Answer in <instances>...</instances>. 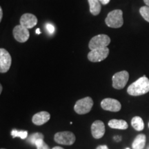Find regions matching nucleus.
Returning a JSON list of instances; mask_svg holds the SVG:
<instances>
[{
    "instance_id": "obj_12",
    "label": "nucleus",
    "mask_w": 149,
    "mask_h": 149,
    "mask_svg": "<svg viewBox=\"0 0 149 149\" xmlns=\"http://www.w3.org/2000/svg\"><path fill=\"white\" fill-rule=\"evenodd\" d=\"M20 24L28 29H33L37 24V18L34 15L25 13L20 18Z\"/></svg>"
},
{
    "instance_id": "obj_14",
    "label": "nucleus",
    "mask_w": 149,
    "mask_h": 149,
    "mask_svg": "<svg viewBox=\"0 0 149 149\" xmlns=\"http://www.w3.org/2000/svg\"><path fill=\"white\" fill-rule=\"evenodd\" d=\"M109 126L115 129L126 130L128 127V123L123 120H111L109 122Z\"/></svg>"
},
{
    "instance_id": "obj_21",
    "label": "nucleus",
    "mask_w": 149,
    "mask_h": 149,
    "mask_svg": "<svg viewBox=\"0 0 149 149\" xmlns=\"http://www.w3.org/2000/svg\"><path fill=\"white\" fill-rule=\"evenodd\" d=\"M37 149H50L47 144L44 142L43 139H39L35 144Z\"/></svg>"
},
{
    "instance_id": "obj_6",
    "label": "nucleus",
    "mask_w": 149,
    "mask_h": 149,
    "mask_svg": "<svg viewBox=\"0 0 149 149\" xmlns=\"http://www.w3.org/2000/svg\"><path fill=\"white\" fill-rule=\"evenodd\" d=\"M109 54V49L108 47L97 48L89 52L88 59L92 62H100L107 58Z\"/></svg>"
},
{
    "instance_id": "obj_27",
    "label": "nucleus",
    "mask_w": 149,
    "mask_h": 149,
    "mask_svg": "<svg viewBox=\"0 0 149 149\" xmlns=\"http://www.w3.org/2000/svg\"><path fill=\"white\" fill-rule=\"evenodd\" d=\"M35 32H36V34L37 35H40L41 33V31H40V29H37L36 31H35Z\"/></svg>"
},
{
    "instance_id": "obj_7",
    "label": "nucleus",
    "mask_w": 149,
    "mask_h": 149,
    "mask_svg": "<svg viewBox=\"0 0 149 149\" xmlns=\"http://www.w3.org/2000/svg\"><path fill=\"white\" fill-rule=\"evenodd\" d=\"M54 139L58 144L62 145H72L75 141V136L70 131L59 132L54 136Z\"/></svg>"
},
{
    "instance_id": "obj_17",
    "label": "nucleus",
    "mask_w": 149,
    "mask_h": 149,
    "mask_svg": "<svg viewBox=\"0 0 149 149\" xmlns=\"http://www.w3.org/2000/svg\"><path fill=\"white\" fill-rule=\"evenodd\" d=\"M131 125L137 131H141L144 128V121L139 116H135L132 119Z\"/></svg>"
},
{
    "instance_id": "obj_31",
    "label": "nucleus",
    "mask_w": 149,
    "mask_h": 149,
    "mask_svg": "<svg viewBox=\"0 0 149 149\" xmlns=\"http://www.w3.org/2000/svg\"><path fill=\"white\" fill-rule=\"evenodd\" d=\"M126 149H130V148H126Z\"/></svg>"
},
{
    "instance_id": "obj_11",
    "label": "nucleus",
    "mask_w": 149,
    "mask_h": 149,
    "mask_svg": "<svg viewBox=\"0 0 149 149\" xmlns=\"http://www.w3.org/2000/svg\"><path fill=\"white\" fill-rule=\"evenodd\" d=\"M91 133L94 138H102L105 133V126L103 122L100 120L95 121L91 126Z\"/></svg>"
},
{
    "instance_id": "obj_10",
    "label": "nucleus",
    "mask_w": 149,
    "mask_h": 149,
    "mask_svg": "<svg viewBox=\"0 0 149 149\" xmlns=\"http://www.w3.org/2000/svg\"><path fill=\"white\" fill-rule=\"evenodd\" d=\"M101 107L105 111L118 112L121 110L122 105L118 100L113 98H106L101 102Z\"/></svg>"
},
{
    "instance_id": "obj_5",
    "label": "nucleus",
    "mask_w": 149,
    "mask_h": 149,
    "mask_svg": "<svg viewBox=\"0 0 149 149\" xmlns=\"http://www.w3.org/2000/svg\"><path fill=\"white\" fill-rule=\"evenodd\" d=\"M128 79H129V73L126 70L116 72L112 77L113 87L117 90L124 88L128 82Z\"/></svg>"
},
{
    "instance_id": "obj_33",
    "label": "nucleus",
    "mask_w": 149,
    "mask_h": 149,
    "mask_svg": "<svg viewBox=\"0 0 149 149\" xmlns=\"http://www.w3.org/2000/svg\"><path fill=\"white\" fill-rule=\"evenodd\" d=\"M1 149H5V148H1Z\"/></svg>"
},
{
    "instance_id": "obj_4",
    "label": "nucleus",
    "mask_w": 149,
    "mask_h": 149,
    "mask_svg": "<svg viewBox=\"0 0 149 149\" xmlns=\"http://www.w3.org/2000/svg\"><path fill=\"white\" fill-rule=\"evenodd\" d=\"M110 43H111V39L107 35H98L91 38L89 42L88 47L91 51H92L97 48L108 47Z\"/></svg>"
},
{
    "instance_id": "obj_30",
    "label": "nucleus",
    "mask_w": 149,
    "mask_h": 149,
    "mask_svg": "<svg viewBox=\"0 0 149 149\" xmlns=\"http://www.w3.org/2000/svg\"><path fill=\"white\" fill-rule=\"evenodd\" d=\"M2 86L0 85V93H1V92H2Z\"/></svg>"
},
{
    "instance_id": "obj_22",
    "label": "nucleus",
    "mask_w": 149,
    "mask_h": 149,
    "mask_svg": "<svg viewBox=\"0 0 149 149\" xmlns=\"http://www.w3.org/2000/svg\"><path fill=\"white\" fill-rule=\"evenodd\" d=\"M46 29L48 31V32L50 33V34H53V33H54V31H55V27H54V26L53 25V24H51L50 23H48L46 24Z\"/></svg>"
},
{
    "instance_id": "obj_26",
    "label": "nucleus",
    "mask_w": 149,
    "mask_h": 149,
    "mask_svg": "<svg viewBox=\"0 0 149 149\" xmlns=\"http://www.w3.org/2000/svg\"><path fill=\"white\" fill-rule=\"evenodd\" d=\"M2 17H3V10L1 7H0V22H1L2 20Z\"/></svg>"
},
{
    "instance_id": "obj_19",
    "label": "nucleus",
    "mask_w": 149,
    "mask_h": 149,
    "mask_svg": "<svg viewBox=\"0 0 149 149\" xmlns=\"http://www.w3.org/2000/svg\"><path fill=\"white\" fill-rule=\"evenodd\" d=\"M139 13L146 22H149V6H144L141 7L139 9Z\"/></svg>"
},
{
    "instance_id": "obj_16",
    "label": "nucleus",
    "mask_w": 149,
    "mask_h": 149,
    "mask_svg": "<svg viewBox=\"0 0 149 149\" xmlns=\"http://www.w3.org/2000/svg\"><path fill=\"white\" fill-rule=\"evenodd\" d=\"M90 7V13L93 15H98L101 12L102 6L99 0H88Z\"/></svg>"
},
{
    "instance_id": "obj_13",
    "label": "nucleus",
    "mask_w": 149,
    "mask_h": 149,
    "mask_svg": "<svg viewBox=\"0 0 149 149\" xmlns=\"http://www.w3.org/2000/svg\"><path fill=\"white\" fill-rule=\"evenodd\" d=\"M50 118H51V115L49 113L46 111H42L33 115L32 122L35 125L41 126L47 122Z\"/></svg>"
},
{
    "instance_id": "obj_20",
    "label": "nucleus",
    "mask_w": 149,
    "mask_h": 149,
    "mask_svg": "<svg viewBox=\"0 0 149 149\" xmlns=\"http://www.w3.org/2000/svg\"><path fill=\"white\" fill-rule=\"evenodd\" d=\"M44 139V135L40 133H35L33 135H31L29 138V141L31 142V144H35V142L39 139Z\"/></svg>"
},
{
    "instance_id": "obj_8",
    "label": "nucleus",
    "mask_w": 149,
    "mask_h": 149,
    "mask_svg": "<svg viewBox=\"0 0 149 149\" xmlns=\"http://www.w3.org/2000/svg\"><path fill=\"white\" fill-rule=\"evenodd\" d=\"M12 58L10 53L4 48H0V72L5 73L10 69Z\"/></svg>"
},
{
    "instance_id": "obj_1",
    "label": "nucleus",
    "mask_w": 149,
    "mask_h": 149,
    "mask_svg": "<svg viewBox=\"0 0 149 149\" xmlns=\"http://www.w3.org/2000/svg\"><path fill=\"white\" fill-rule=\"evenodd\" d=\"M130 95L139 96L149 92V79L146 76L139 78L137 81L131 84L127 89Z\"/></svg>"
},
{
    "instance_id": "obj_9",
    "label": "nucleus",
    "mask_w": 149,
    "mask_h": 149,
    "mask_svg": "<svg viewBox=\"0 0 149 149\" xmlns=\"http://www.w3.org/2000/svg\"><path fill=\"white\" fill-rule=\"evenodd\" d=\"M14 38L19 43H24L29 39L30 33L29 29L24 27L21 24L16 26L13 31Z\"/></svg>"
},
{
    "instance_id": "obj_2",
    "label": "nucleus",
    "mask_w": 149,
    "mask_h": 149,
    "mask_svg": "<svg viewBox=\"0 0 149 149\" xmlns=\"http://www.w3.org/2000/svg\"><path fill=\"white\" fill-rule=\"evenodd\" d=\"M105 23L108 26L113 29H119L122 27L124 24L122 10L117 9L111 11L106 18Z\"/></svg>"
},
{
    "instance_id": "obj_29",
    "label": "nucleus",
    "mask_w": 149,
    "mask_h": 149,
    "mask_svg": "<svg viewBox=\"0 0 149 149\" xmlns=\"http://www.w3.org/2000/svg\"><path fill=\"white\" fill-rule=\"evenodd\" d=\"M52 149H64V148H61V147H60V146H55V147H54V148H53Z\"/></svg>"
},
{
    "instance_id": "obj_18",
    "label": "nucleus",
    "mask_w": 149,
    "mask_h": 149,
    "mask_svg": "<svg viewBox=\"0 0 149 149\" xmlns=\"http://www.w3.org/2000/svg\"><path fill=\"white\" fill-rule=\"evenodd\" d=\"M11 135L14 137H19L21 139H26L28 136V132L26 130V131H24V130H13L12 132H11Z\"/></svg>"
},
{
    "instance_id": "obj_15",
    "label": "nucleus",
    "mask_w": 149,
    "mask_h": 149,
    "mask_svg": "<svg viewBox=\"0 0 149 149\" xmlns=\"http://www.w3.org/2000/svg\"><path fill=\"white\" fill-rule=\"evenodd\" d=\"M146 137L144 134H139L134 139L132 147L133 149H143L146 144Z\"/></svg>"
},
{
    "instance_id": "obj_23",
    "label": "nucleus",
    "mask_w": 149,
    "mask_h": 149,
    "mask_svg": "<svg viewBox=\"0 0 149 149\" xmlns=\"http://www.w3.org/2000/svg\"><path fill=\"white\" fill-rule=\"evenodd\" d=\"M100 1V3H102L103 5H107L108 3L110 2L111 0H99Z\"/></svg>"
},
{
    "instance_id": "obj_3",
    "label": "nucleus",
    "mask_w": 149,
    "mask_h": 149,
    "mask_svg": "<svg viewBox=\"0 0 149 149\" xmlns=\"http://www.w3.org/2000/svg\"><path fill=\"white\" fill-rule=\"evenodd\" d=\"M93 106V101L90 97H86L84 98L79 100L75 103L74 110L77 114L84 115L91 111Z\"/></svg>"
},
{
    "instance_id": "obj_24",
    "label": "nucleus",
    "mask_w": 149,
    "mask_h": 149,
    "mask_svg": "<svg viewBox=\"0 0 149 149\" xmlns=\"http://www.w3.org/2000/svg\"><path fill=\"white\" fill-rule=\"evenodd\" d=\"M114 139L117 141V142H119V141H120L121 140H122V137H121V136H119V135L115 136Z\"/></svg>"
},
{
    "instance_id": "obj_28",
    "label": "nucleus",
    "mask_w": 149,
    "mask_h": 149,
    "mask_svg": "<svg viewBox=\"0 0 149 149\" xmlns=\"http://www.w3.org/2000/svg\"><path fill=\"white\" fill-rule=\"evenodd\" d=\"M145 4H146V6H149V0H144Z\"/></svg>"
},
{
    "instance_id": "obj_32",
    "label": "nucleus",
    "mask_w": 149,
    "mask_h": 149,
    "mask_svg": "<svg viewBox=\"0 0 149 149\" xmlns=\"http://www.w3.org/2000/svg\"><path fill=\"white\" fill-rule=\"evenodd\" d=\"M148 127H149V123H148Z\"/></svg>"
},
{
    "instance_id": "obj_25",
    "label": "nucleus",
    "mask_w": 149,
    "mask_h": 149,
    "mask_svg": "<svg viewBox=\"0 0 149 149\" xmlns=\"http://www.w3.org/2000/svg\"><path fill=\"white\" fill-rule=\"evenodd\" d=\"M96 149H109V148L106 145H103V146L102 145V146H99Z\"/></svg>"
}]
</instances>
